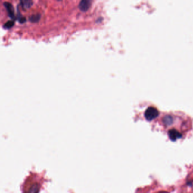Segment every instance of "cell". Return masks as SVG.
<instances>
[{"label": "cell", "mask_w": 193, "mask_h": 193, "mask_svg": "<svg viewBox=\"0 0 193 193\" xmlns=\"http://www.w3.org/2000/svg\"><path fill=\"white\" fill-rule=\"evenodd\" d=\"M159 115V111L154 107H149L145 113V116L148 121L155 119Z\"/></svg>", "instance_id": "cell-1"}, {"label": "cell", "mask_w": 193, "mask_h": 193, "mask_svg": "<svg viewBox=\"0 0 193 193\" xmlns=\"http://www.w3.org/2000/svg\"><path fill=\"white\" fill-rule=\"evenodd\" d=\"M92 0H80L79 4V8L80 11L86 12L89 9L92 4Z\"/></svg>", "instance_id": "cell-2"}, {"label": "cell", "mask_w": 193, "mask_h": 193, "mask_svg": "<svg viewBox=\"0 0 193 193\" xmlns=\"http://www.w3.org/2000/svg\"><path fill=\"white\" fill-rule=\"evenodd\" d=\"M4 6L6 8V9L7 10V11L9 14V16L11 18V19H14V10L13 6L12 5L9 3V2H5L4 4Z\"/></svg>", "instance_id": "cell-3"}, {"label": "cell", "mask_w": 193, "mask_h": 193, "mask_svg": "<svg viewBox=\"0 0 193 193\" xmlns=\"http://www.w3.org/2000/svg\"><path fill=\"white\" fill-rule=\"evenodd\" d=\"M41 18L40 14H34L30 17L29 20L32 23H37L38 22Z\"/></svg>", "instance_id": "cell-4"}, {"label": "cell", "mask_w": 193, "mask_h": 193, "mask_svg": "<svg viewBox=\"0 0 193 193\" xmlns=\"http://www.w3.org/2000/svg\"><path fill=\"white\" fill-rule=\"evenodd\" d=\"M23 6L26 8H30L33 4V0H23Z\"/></svg>", "instance_id": "cell-5"}, {"label": "cell", "mask_w": 193, "mask_h": 193, "mask_svg": "<svg viewBox=\"0 0 193 193\" xmlns=\"http://www.w3.org/2000/svg\"><path fill=\"white\" fill-rule=\"evenodd\" d=\"M14 25V22L12 20H10L8 21V22H6V23L4 24V27L6 29H9V28H11Z\"/></svg>", "instance_id": "cell-6"}, {"label": "cell", "mask_w": 193, "mask_h": 193, "mask_svg": "<svg viewBox=\"0 0 193 193\" xmlns=\"http://www.w3.org/2000/svg\"><path fill=\"white\" fill-rule=\"evenodd\" d=\"M26 19H25V18H21L20 19H19V22L20 23H24L25 22H26Z\"/></svg>", "instance_id": "cell-7"}]
</instances>
